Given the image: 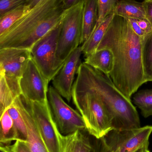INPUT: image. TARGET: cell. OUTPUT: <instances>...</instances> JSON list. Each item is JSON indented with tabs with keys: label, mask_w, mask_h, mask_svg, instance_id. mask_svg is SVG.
I'll return each mask as SVG.
<instances>
[{
	"label": "cell",
	"mask_w": 152,
	"mask_h": 152,
	"mask_svg": "<svg viewBox=\"0 0 152 152\" xmlns=\"http://www.w3.org/2000/svg\"><path fill=\"white\" fill-rule=\"evenodd\" d=\"M109 49L114 56L109 76L122 94L130 99L144 83L142 38L132 29L127 20L114 16L97 50Z\"/></svg>",
	"instance_id": "1"
},
{
	"label": "cell",
	"mask_w": 152,
	"mask_h": 152,
	"mask_svg": "<svg viewBox=\"0 0 152 152\" xmlns=\"http://www.w3.org/2000/svg\"><path fill=\"white\" fill-rule=\"evenodd\" d=\"M73 86L93 92L101 100L111 118L113 129L141 127L138 113L131 99L122 94L109 75L84 62L79 66Z\"/></svg>",
	"instance_id": "2"
},
{
	"label": "cell",
	"mask_w": 152,
	"mask_h": 152,
	"mask_svg": "<svg viewBox=\"0 0 152 152\" xmlns=\"http://www.w3.org/2000/svg\"><path fill=\"white\" fill-rule=\"evenodd\" d=\"M65 10L62 0H42L0 35V49L30 50L37 41L62 22Z\"/></svg>",
	"instance_id": "3"
},
{
	"label": "cell",
	"mask_w": 152,
	"mask_h": 152,
	"mask_svg": "<svg viewBox=\"0 0 152 152\" xmlns=\"http://www.w3.org/2000/svg\"><path fill=\"white\" fill-rule=\"evenodd\" d=\"M72 99L84 119L89 135L99 139L113 129L108 110L96 94L73 86Z\"/></svg>",
	"instance_id": "4"
},
{
	"label": "cell",
	"mask_w": 152,
	"mask_h": 152,
	"mask_svg": "<svg viewBox=\"0 0 152 152\" xmlns=\"http://www.w3.org/2000/svg\"><path fill=\"white\" fill-rule=\"evenodd\" d=\"M84 1L65 10L56 52V67L59 70L68 57L81 45Z\"/></svg>",
	"instance_id": "5"
},
{
	"label": "cell",
	"mask_w": 152,
	"mask_h": 152,
	"mask_svg": "<svg viewBox=\"0 0 152 152\" xmlns=\"http://www.w3.org/2000/svg\"><path fill=\"white\" fill-rule=\"evenodd\" d=\"M152 126L129 130L112 129L97 139L98 152H137L149 147Z\"/></svg>",
	"instance_id": "6"
},
{
	"label": "cell",
	"mask_w": 152,
	"mask_h": 152,
	"mask_svg": "<svg viewBox=\"0 0 152 152\" xmlns=\"http://www.w3.org/2000/svg\"><path fill=\"white\" fill-rule=\"evenodd\" d=\"M61 28L62 22L37 41L30 50L32 59L49 82L59 71L56 67L55 55Z\"/></svg>",
	"instance_id": "7"
},
{
	"label": "cell",
	"mask_w": 152,
	"mask_h": 152,
	"mask_svg": "<svg viewBox=\"0 0 152 152\" xmlns=\"http://www.w3.org/2000/svg\"><path fill=\"white\" fill-rule=\"evenodd\" d=\"M47 96L53 118L62 134L67 135L77 130H86L82 115L64 101L53 86L49 88Z\"/></svg>",
	"instance_id": "8"
},
{
	"label": "cell",
	"mask_w": 152,
	"mask_h": 152,
	"mask_svg": "<svg viewBox=\"0 0 152 152\" xmlns=\"http://www.w3.org/2000/svg\"><path fill=\"white\" fill-rule=\"evenodd\" d=\"M29 102L41 136L48 151L62 152L61 141L62 134L53 118L48 101L46 103Z\"/></svg>",
	"instance_id": "9"
},
{
	"label": "cell",
	"mask_w": 152,
	"mask_h": 152,
	"mask_svg": "<svg viewBox=\"0 0 152 152\" xmlns=\"http://www.w3.org/2000/svg\"><path fill=\"white\" fill-rule=\"evenodd\" d=\"M49 82L31 58L20 81L21 95L30 102H46Z\"/></svg>",
	"instance_id": "10"
},
{
	"label": "cell",
	"mask_w": 152,
	"mask_h": 152,
	"mask_svg": "<svg viewBox=\"0 0 152 152\" xmlns=\"http://www.w3.org/2000/svg\"><path fill=\"white\" fill-rule=\"evenodd\" d=\"M31 58V52L28 49H0V75L4 76L6 80L20 83Z\"/></svg>",
	"instance_id": "11"
},
{
	"label": "cell",
	"mask_w": 152,
	"mask_h": 152,
	"mask_svg": "<svg viewBox=\"0 0 152 152\" xmlns=\"http://www.w3.org/2000/svg\"><path fill=\"white\" fill-rule=\"evenodd\" d=\"M82 53V48L79 46L68 57L62 67L51 80L54 88L68 102L72 99L75 75L80 65Z\"/></svg>",
	"instance_id": "12"
},
{
	"label": "cell",
	"mask_w": 152,
	"mask_h": 152,
	"mask_svg": "<svg viewBox=\"0 0 152 152\" xmlns=\"http://www.w3.org/2000/svg\"><path fill=\"white\" fill-rule=\"evenodd\" d=\"M13 104L21 114L26 126L27 142L31 152H49L41 136L29 101L21 95L15 99Z\"/></svg>",
	"instance_id": "13"
},
{
	"label": "cell",
	"mask_w": 152,
	"mask_h": 152,
	"mask_svg": "<svg viewBox=\"0 0 152 152\" xmlns=\"http://www.w3.org/2000/svg\"><path fill=\"white\" fill-rule=\"evenodd\" d=\"M77 130L67 135H62L61 137L62 152H94L96 146V139L94 142L89 135Z\"/></svg>",
	"instance_id": "14"
},
{
	"label": "cell",
	"mask_w": 152,
	"mask_h": 152,
	"mask_svg": "<svg viewBox=\"0 0 152 152\" xmlns=\"http://www.w3.org/2000/svg\"><path fill=\"white\" fill-rule=\"evenodd\" d=\"M84 62L109 75L114 67V56L109 49H102L85 57Z\"/></svg>",
	"instance_id": "15"
},
{
	"label": "cell",
	"mask_w": 152,
	"mask_h": 152,
	"mask_svg": "<svg viewBox=\"0 0 152 152\" xmlns=\"http://www.w3.org/2000/svg\"><path fill=\"white\" fill-rule=\"evenodd\" d=\"M98 20V0H86L83 11L81 45L90 37L97 24Z\"/></svg>",
	"instance_id": "16"
},
{
	"label": "cell",
	"mask_w": 152,
	"mask_h": 152,
	"mask_svg": "<svg viewBox=\"0 0 152 152\" xmlns=\"http://www.w3.org/2000/svg\"><path fill=\"white\" fill-rule=\"evenodd\" d=\"M113 14L126 19L145 18L142 2L136 0H120L115 6Z\"/></svg>",
	"instance_id": "17"
},
{
	"label": "cell",
	"mask_w": 152,
	"mask_h": 152,
	"mask_svg": "<svg viewBox=\"0 0 152 152\" xmlns=\"http://www.w3.org/2000/svg\"><path fill=\"white\" fill-rule=\"evenodd\" d=\"M114 16L113 14L107 16L100 25L95 28L88 40L81 45L82 52L85 57L96 50Z\"/></svg>",
	"instance_id": "18"
},
{
	"label": "cell",
	"mask_w": 152,
	"mask_h": 152,
	"mask_svg": "<svg viewBox=\"0 0 152 152\" xmlns=\"http://www.w3.org/2000/svg\"><path fill=\"white\" fill-rule=\"evenodd\" d=\"M17 140H19L18 133L14 126L13 120L7 110L1 115V146L10 145L12 142Z\"/></svg>",
	"instance_id": "19"
},
{
	"label": "cell",
	"mask_w": 152,
	"mask_h": 152,
	"mask_svg": "<svg viewBox=\"0 0 152 152\" xmlns=\"http://www.w3.org/2000/svg\"><path fill=\"white\" fill-rule=\"evenodd\" d=\"M142 61L145 82L152 81V32L142 38Z\"/></svg>",
	"instance_id": "20"
},
{
	"label": "cell",
	"mask_w": 152,
	"mask_h": 152,
	"mask_svg": "<svg viewBox=\"0 0 152 152\" xmlns=\"http://www.w3.org/2000/svg\"><path fill=\"white\" fill-rule=\"evenodd\" d=\"M29 10L25 4H21L0 17V35L11 27Z\"/></svg>",
	"instance_id": "21"
},
{
	"label": "cell",
	"mask_w": 152,
	"mask_h": 152,
	"mask_svg": "<svg viewBox=\"0 0 152 152\" xmlns=\"http://www.w3.org/2000/svg\"><path fill=\"white\" fill-rule=\"evenodd\" d=\"M18 96L8 85L4 76L0 75V115L13 104Z\"/></svg>",
	"instance_id": "22"
},
{
	"label": "cell",
	"mask_w": 152,
	"mask_h": 152,
	"mask_svg": "<svg viewBox=\"0 0 152 152\" xmlns=\"http://www.w3.org/2000/svg\"><path fill=\"white\" fill-rule=\"evenodd\" d=\"M133 102L141 110L144 118L152 116V89L137 92L133 97Z\"/></svg>",
	"instance_id": "23"
},
{
	"label": "cell",
	"mask_w": 152,
	"mask_h": 152,
	"mask_svg": "<svg viewBox=\"0 0 152 152\" xmlns=\"http://www.w3.org/2000/svg\"><path fill=\"white\" fill-rule=\"evenodd\" d=\"M8 113L13 120L14 126L18 131L19 136V140L27 141L28 131L25 121L14 104L8 108Z\"/></svg>",
	"instance_id": "24"
},
{
	"label": "cell",
	"mask_w": 152,
	"mask_h": 152,
	"mask_svg": "<svg viewBox=\"0 0 152 152\" xmlns=\"http://www.w3.org/2000/svg\"><path fill=\"white\" fill-rule=\"evenodd\" d=\"M119 1L98 0V20L95 27L100 25L107 16L113 14L115 6Z\"/></svg>",
	"instance_id": "25"
},
{
	"label": "cell",
	"mask_w": 152,
	"mask_h": 152,
	"mask_svg": "<svg viewBox=\"0 0 152 152\" xmlns=\"http://www.w3.org/2000/svg\"><path fill=\"white\" fill-rule=\"evenodd\" d=\"M1 151L4 152H31L27 141L17 140L12 145L1 146Z\"/></svg>",
	"instance_id": "26"
},
{
	"label": "cell",
	"mask_w": 152,
	"mask_h": 152,
	"mask_svg": "<svg viewBox=\"0 0 152 152\" xmlns=\"http://www.w3.org/2000/svg\"><path fill=\"white\" fill-rule=\"evenodd\" d=\"M27 0H0V17L11 10L24 4Z\"/></svg>",
	"instance_id": "27"
},
{
	"label": "cell",
	"mask_w": 152,
	"mask_h": 152,
	"mask_svg": "<svg viewBox=\"0 0 152 152\" xmlns=\"http://www.w3.org/2000/svg\"><path fill=\"white\" fill-rule=\"evenodd\" d=\"M145 18L152 26V0H144L142 2Z\"/></svg>",
	"instance_id": "28"
},
{
	"label": "cell",
	"mask_w": 152,
	"mask_h": 152,
	"mask_svg": "<svg viewBox=\"0 0 152 152\" xmlns=\"http://www.w3.org/2000/svg\"><path fill=\"white\" fill-rule=\"evenodd\" d=\"M137 21L141 29L146 34L152 32V25L146 18L137 19Z\"/></svg>",
	"instance_id": "29"
},
{
	"label": "cell",
	"mask_w": 152,
	"mask_h": 152,
	"mask_svg": "<svg viewBox=\"0 0 152 152\" xmlns=\"http://www.w3.org/2000/svg\"><path fill=\"white\" fill-rule=\"evenodd\" d=\"M127 20L130 24L132 29L138 35L142 38L146 35V34L141 29V28L139 26L137 23V20L134 19H128Z\"/></svg>",
	"instance_id": "30"
},
{
	"label": "cell",
	"mask_w": 152,
	"mask_h": 152,
	"mask_svg": "<svg viewBox=\"0 0 152 152\" xmlns=\"http://www.w3.org/2000/svg\"><path fill=\"white\" fill-rule=\"evenodd\" d=\"M63 7L65 10L68 9L80 2L85 1L86 0H62Z\"/></svg>",
	"instance_id": "31"
},
{
	"label": "cell",
	"mask_w": 152,
	"mask_h": 152,
	"mask_svg": "<svg viewBox=\"0 0 152 152\" xmlns=\"http://www.w3.org/2000/svg\"><path fill=\"white\" fill-rule=\"evenodd\" d=\"M42 0H27L24 4L29 10L37 5Z\"/></svg>",
	"instance_id": "32"
},
{
	"label": "cell",
	"mask_w": 152,
	"mask_h": 152,
	"mask_svg": "<svg viewBox=\"0 0 152 152\" xmlns=\"http://www.w3.org/2000/svg\"><path fill=\"white\" fill-rule=\"evenodd\" d=\"M137 152H151L148 150V147H145L143 148H141Z\"/></svg>",
	"instance_id": "33"
},
{
	"label": "cell",
	"mask_w": 152,
	"mask_h": 152,
	"mask_svg": "<svg viewBox=\"0 0 152 152\" xmlns=\"http://www.w3.org/2000/svg\"><path fill=\"white\" fill-rule=\"evenodd\" d=\"M94 152H98V149H97V139H96V146H95V149Z\"/></svg>",
	"instance_id": "34"
},
{
	"label": "cell",
	"mask_w": 152,
	"mask_h": 152,
	"mask_svg": "<svg viewBox=\"0 0 152 152\" xmlns=\"http://www.w3.org/2000/svg\"><path fill=\"white\" fill-rule=\"evenodd\" d=\"M1 152H4L2 151H1Z\"/></svg>",
	"instance_id": "35"
}]
</instances>
